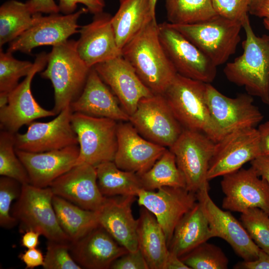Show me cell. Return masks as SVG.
Returning <instances> with one entry per match:
<instances>
[{
    "label": "cell",
    "instance_id": "obj_1",
    "mask_svg": "<svg viewBox=\"0 0 269 269\" xmlns=\"http://www.w3.org/2000/svg\"><path fill=\"white\" fill-rule=\"evenodd\" d=\"M122 56L153 94L163 95L177 74L160 42L156 19L123 48Z\"/></svg>",
    "mask_w": 269,
    "mask_h": 269
},
{
    "label": "cell",
    "instance_id": "obj_2",
    "mask_svg": "<svg viewBox=\"0 0 269 269\" xmlns=\"http://www.w3.org/2000/svg\"><path fill=\"white\" fill-rule=\"evenodd\" d=\"M242 27L246 34L243 53L227 63L224 73L230 82L244 87L248 94L269 105V35L257 36L249 16Z\"/></svg>",
    "mask_w": 269,
    "mask_h": 269
},
{
    "label": "cell",
    "instance_id": "obj_3",
    "mask_svg": "<svg viewBox=\"0 0 269 269\" xmlns=\"http://www.w3.org/2000/svg\"><path fill=\"white\" fill-rule=\"evenodd\" d=\"M77 41L68 39L53 46L48 53L45 70L40 73L49 79L54 89L52 110L58 115L81 94L91 68L81 58L76 49Z\"/></svg>",
    "mask_w": 269,
    "mask_h": 269
},
{
    "label": "cell",
    "instance_id": "obj_4",
    "mask_svg": "<svg viewBox=\"0 0 269 269\" xmlns=\"http://www.w3.org/2000/svg\"><path fill=\"white\" fill-rule=\"evenodd\" d=\"M206 87L177 74L163 95L183 129L203 133L217 142L220 138L207 103Z\"/></svg>",
    "mask_w": 269,
    "mask_h": 269
},
{
    "label": "cell",
    "instance_id": "obj_5",
    "mask_svg": "<svg viewBox=\"0 0 269 269\" xmlns=\"http://www.w3.org/2000/svg\"><path fill=\"white\" fill-rule=\"evenodd\" d=\"M53 196L49 186L22 185L21 193L11 207V214L19 223L21 233L32 230L47 240L69 243V238L58 223L52 204Z\"/></svg>",
    "mask_w": 269,
    "mask_h": 269
},
{
    "label": "cell",
    "instance_id": "obj_6",
    "mask_svg": "<svg viewBox=\"0 0 269 269\" xmlns=\"http://www.w3.org/2000/svg\"><path fill=\"white\" fill-rule=\"evenodd\" d=\"M170 24L216 66L225 63L235 53L241 41L242 23L218 14L195 23Z\"/></svg>",
    "mask_w": 269,
    "mask_h": 269
},
{
    "label": "cell",
    "instance_id": "obj_7",
    "mask_svg": "<svg viewBox=\"0 0 269 269\" xmlns=\"http://www.w3.org/2000/svg\"><path fill=\"white\" fill-rule=\"evenodd\" d=\"M71 122L79 146L76 165L87 163L96 167L102 163L114 161L117 149L118 122L73 113Z\"/></svg>",
    "mask_w": 269,
    "mask_h": 269
},
{
    "label": "cell",
    "instance_id": "obj_8",
    "mask_svg": "<svg viewBox=\"0 0 269 269\" xmlns=\"http://www.w3.org/2000/svg\"><path fill=\"white\" fill-rule=\"evenodd\" d=\"M215 143L203 133L183 129L169 148L175 156L188 191L197 193L209 187L208 172Z\"/></svg>",
    "mask_w": 269,
    "mask_h": 269
},
{
    "label": "cell",
    "instance_id": "obj_9",
    "mask_svg": "<svg viewBox=\"0 0 269 269\" xmlns=\"http://www.w3.org/2000/svg\"><path fill=\"white\" fill-rule=\"evenodd\" d=\"M129 122L142 137L168 148L183 130L163 95L141 99Z\"/></svg>",
    "mask_w": 269,
    "mask_h": 269
},
{
    "label": "cell",
    "instance_id": "obj_10",
    "mask_svg": "<svg viewBox=\"0 0 269 269\" xmlns=\"http://www.w3.org/2000/svg\"><path fill=\"white\" fill-rule=\"evenodd\" d=\"M158 34L161 45L177 74L207 84L214 80L217 66L169 22L158 24Z\"/></svg>",
    "mask_w": 269,
    "mask_h": 269
},
{
    "label": "cell",
    "instance_id": "obj_11",
    "mask_svg": "<svg viewBox=\"0 0 269 269\" xmlns=\"http://www.w3.org/2000/svg\"><path fill=\"white\" fill-rule=\"evenodd\" d=\"M206 96L220 140L235 131L256 128L263 119L259 109L253 104L252 96L248 93L230 98L207 84Z\"/></svg>",
    "mask_w": 269,
    "mask_h": 269
},
{
    "label": "cell",
    "instance_id": "obj_12",
    "mask_svg": "<svg viewBox=\"0 0 269 269\" xmlns=\"http://www.w3.org/2000/svg\"><path fill=\"white\" fill-rule=\"evenodd\" d=\"M88 12L87 8L82 7L69 14L57 13L43 16L41 13H36L32 25L9 43L7 51L29 54L35 47L53 46L63 42L72 35L79 32L78 19Z\"/></svg>",
    "mask_w": 269,
    "mask_h": 269
},
{
    "label": "cell",
    "instance_id": "obj_13",
    "mask_svg": "<svg viewBox=\"0 0 269 269\" xmlns=\"http://www.w3.org/2000/svg\"><path fill=\"white\" fill-rule=\"evenodd\" d=\"M47 55L45 52L37 54L30 73L8 94L7 105L0 108V130L15 134L23 126L28 125L37 119L56 115L52 110L42 108L31 90L34 76L46 66Z\"/></svg>",
    "mask_w": 269,
    "mask_h": 269
},
{
    "label": "cell",
    "instance_id": "obj_14",
    "mask_svg": "<svg viewBox=\"0 0 269 269\" xmlns=\"http://www.w3.org/2000/svg\"><path fill=\"white\" fill-rule=\"evenodd\" d=\"M137 203L153 214L165 234L168 247L175 228L197 203L196 193L185 188L164 186L156 190L140 189Z\"/></svg>",
    "mask_w": 269,
    "mask_h": 269
},
{
    "label": "cell",
    "instance_id": "obj_15",
    "mask_svg": "<svg viewBox=\"0 0 269 269\" xmlns=\"http://www.w3.org/2000/svg\"><path fill=\"white\" fill-rule=\"evenodd\" d=\"M261 155L256 128L230 133L215 143L208 172V180L236 171Z\"/></svg>",
    "mask_w": 269,
    "mask_h": 269
},
{
    "label": "cell",
    "instance_id": "obj_16",
    "mask_svg": "<svg viewBox=\"0 0 269 269\" xmlns=\"http://www.w3.org/2000/svg\"><path fill=\"white\" fill-rule=\"evenodd\" d=\"M73 112L69 106L48 122H33L26 133L14 134L16 149L42 152L78 145L77 135L71 122Z\"/></svg>",
    "mask_w": 269,
    "mask_h": 269
},
{
    "label": "cell",
    "instance_id": "obj_17",
    "mask_svg": "<svg viewBox=\"0 0 269 269\" xmlns=\"http://www.w3.org/2000/svg\"><path fill=\"white\" fill-rule=\"evenodd\" d=\"M221 186L225 195L223 209L242 213L250 208H259L269 215V186L252 166L223 176Z\"/></svg>",
    "mask_w": 269,
    "mask_h": 269
},
{
    "label": "cell",
    "instance_id": "obj_18",
    "mask_svg": "<svg viewBox=\"0 0 269 269\" xmlns=\"http://www.w3.org/2000/svg\"><path fill=\"white\" fill-rule=\"evenodd\" d=\"M206 187L197 193L209 225L213 237H219L226 241L234 252L244 261L257 258L260 249L250 237L245 228L229 211L220 208L214 202Z\"/></svg>",
    "mask_w": 269,
    "mask_h": 269
},
{
    "label": "cell",
    "instance_id": "obj_19",
    "mask_svg": "<svg viewBox=\"0 0 269 269\" xmlns=\"http://www.w3.org/2000/svg\"><path fill=\"white\" fill-rule=\"evenodd\" d=\"M93 68L130 116L141 99L153 94L122 56L98 63Z\"/></svg>",
    "mask_w": 269,
    "mask_h": 269
},
{
    "label": "cell",
    "instance_id": "obj_20",
    "mask_svg": "<svg viewBox=\"0 0 269 269\" xmlns=\"http://www.w3.org/2000/svg\"><path fill=\"white\" fill-rule=\"evenodd\" d=\"M114 162L120 169L140 175L149 169L166 147L142 137L129 122H119Z\"/></svg>",
    "mask_w": 269,
    "mask_h": 269
},
{
    "label": "cell",
    "instance_id": "obj_21",
    "mask_svg": "<svg viewBox=\"0 0 269 269\" xmlns=\"http://www.w3.org/2000/svg\"><path fill=\"white\" fill-rule=\"evenodd\" d=\"M49 187L54 195L88 210L98 211L105 198L98 185L96 167L87 163L75 165Z\"/></svg>",
    "mask_w": 269,
    "mask_h": 269
},
{
    "label": "cell",
    "instance_id": "obj_22",
    "mask_svg": "<svg viewBox=\"0 0 269 269\" xmlns=\"http://www.w3.org/2000/svg\"><path fill=\"white\" fill-rule=\"evenodd\" d=\"M112 17L110 14L102 12L95 14L90 23L80 26L76 49L90 68L122 56L112 27Z\"/></svg>",
    "mask_w": 269,
    "mask_h": 269
},
{
    "label": "cell",
    "instance_id": "obj_23",
    "mask_svg": "<svg viewBox=\"0 0 269 269\" xmlns=\"http://www.w3.org/2000/svg\"><path fill=\"white\" fill-rule=\"evenodd\" d=\"M28 174L30 184L38 187H49L57 178L76 164L79 145L42 152H30L15 148Z\"/></svg>",
    "mask_w": 269,
    "mask_h": 269
},
{
    "label": "cell",
    "instance_id": "obj_24",
    "mask_svg": "<svg viewBox=\"0 0 269 269\" xmlns=\"http://www.w3.org/2000/svg\"><path fill=\"white\" fill-rule=\"evenodd\" d=\"M69 246L74 260L87 269H110L116 260L129 252L100 225Z\"/></svg>",
    "mask_w": 269,
    "mask_h": 269
},
{
    "label": "cell",
    "instance_id": "obj_25",
    "mask_svg": "<svg viewBox=\"0 0 269 269\" xmlns=\"http://www.w3.org/2000/svg\"><path fill=\"white\" fill-rule=\"evenodd\" d=\"M135 196L105 197L97 211L99 225L129 252L138 249L137 219L132 213V206Z\"/></svg>",
    "mask_w": 269,
    "mask_h": 269
},
{
    "label": "cell",
    "instance_id": "obj_26",
    "mask_svg": "<svg viewBox=\"0 0 269 269\" xmlns=\"http://www.w3.org/2000/svg\"><path fill=\"white\" fill-rule=\"evenodd\" d=\"M73 113L129 122L130 116L118 99L92 67L80 96L70 105Z\"/></svg>",
    "mask_w": 269,
    "mask_h": 269
},
{
    "label": "cell",
    "instance_id": "obj_27",
    "mask_svg": "<svg viewBox=\"0 0 269 269\" xmlns=\"http://www.w3.org/2000/svg\"><path fill=\"white\" fill-rule=\"evenodd\" d=\"M212 238L208 220L197 202L176 226L168 249L180 258Z\"/></svg>",
    "mask_w": 269,
    "mask_h": 269
},
{
    "label": "cell",
    "instance_id": "obj_28",
    "mask_svg": "<svg viewBox=\"0 0 269 269\" xmlns=\"http://www.w3.org/2000/svg\"><path fill=\"white\" fill-rule=\"evenodd\" d=\"M111 23L119 48H123L150 21L156 19L149 0H120Z\"/></svg>",
    "mask_w": 269,
    "mask_h": 269
},
{
    "label": "cell",
    "instance_id": "obj_29",
    "mask_svg": "<svg viewBox=\"0 0 269 269\" xmlns=\"http://www.w3.org/2000/svg\"><path fill=\"white\" fill-rule=\"evenodd\" d=\"M138 248L150 269H163L169 249L164 231L154 215L143 207L137 219Z\"/></svg>",
    "mask_w": 269,
    "mask_h": 269
},
{
    "label": "cell",
    "instance_id": "obj_30",
    "mask_svg": "<svg viewBox=\"0 0 269 269\" xmlns=\"http://www.w3.org/2000/svg\"><path fill=\"white\" fill-rule=\"evenodd\" d=\"M52 204L58 223L71 242L79 240L99 225L97 211L83 209L54 195Z\"/></svg>",
    "mask_w": 269,
    "mask_h": 269
},
{
    "label": "cell",
    "instance_id": "obj_31",
    "mask_svg": "<svg viewBox=\"0 0 269 269\" xmlns=\"http://www.w3.org/2000/svg\"><path fill=\"white\" fill-rule=\"evenodd\" d=\"M96 169L98 187L105 197L137 196L142 188L137 174L120 169L114 161L102 163Z\"/></svg>",
    "mask_w": 269,
    "mask_h": 269
},
{
    "label": "cell",
    "instance_id": "obj_32",
    "mask_svg": "<svg viewBox=\"0 0 269 269\" xmlns=\"http://www.w3.org/2000/svg\"><path fill=\"white\" fill-rule=\"evenodd\" d=\"M35 15L26 2L9 0L2 3L0 7V48L29 28Z\"/></svg>",
    "mask_w": 269,
    "mask_h": 269
},
{
    "label": "cell",
    "instance_id": "obj_33",
    "mask_svg": "<svg viewBox=\"0 0 269 269\" xmlns=\"http://www.w3.org/2000/svg\"><path fill=\"white\" fill-rule=\"evenodd\" d=\"M138 176L142 188L146 190H156L164 186L186 188L184 176L174 154L168 148L149 169Z\"/></svg>",
    "mask_w": 269,
    "mask_h": 269
},
{
    "label": "cell",
    "instance_id": "obj_34",
    "mask_svg": "<svg viewBox=\"0 0 269 269\" xmlns=\"http://www.w3.org/2000/svg\"><path fill=\"white\" fill-rule=\"evenodd\" d=\"M168 22L192 24L208 20L217 15L211 0H165Z\"/></svg>",
    "mask_w": 269,
    "mask_h": 269
},
{
    "label": "cell",
    "instance_id": "obj_35",
    "mask_svg": "<svg viewBox=\"0 0 269 269\" xmlns=\"http://www.w3.org/2000/svg\"><path fill=\"white\" fill-rule=\"evenodd\" d=\"M0 175L22 185L30 184L27 170L16 153L14 134L3 130L0 132Z\"/></svg>",
    "mask_w": 269,
    "mask_h": 269
},
{
    "label": "cell",
    "instance_id": "obj_36",
    "mask_svg": "<svg viewBox=\"0 0 269 269\" xmlns=\"http://www.w3.org/2000/svg\"><path fill=\"white\" fill-rule=\"evenodd\" d=\"M191 269H226L229 261L218 246L204 242L180 257Z\"/></svg>",
    "mask_w": 269,
    "mask_h": 269
},
{
    "label": "cell",
    "instance_id": "obj_37",
    "mask_svg": "<svg viewBox=\"0 0 269 269\" xmlns=\"http://www.w3.org/2000/svg\"><path fill=\"white\" fill-rule=\"evenodd\" d=\"M12 53L0 50V93L8 94L18 85L19 80L26 77L34 63L15 59Z\"/></svg>",
    "mask_w": 269,
    "mask_h": 269
},
{
    "label": "cell",
    "instance_id": "obj_38",
    "mask_svg": "<svg viewBox=\"0 0 269 269\" xmlns=\"http://www.w3.org/2000/svg\"><path fill=\"white\" fill-rule=\"evenodd\" d=\"M241 220L257 246L269 254V215L260 208H250L241 213Z\"/></svg>",
    "mask_w": 269,
    "mask_h": 269
},
{
    "label": "cell",
    "instance_id": "obj_39",
    "mask_svg": "<svg viewBox=\"0 0 269 269\" xmlns=\"http://www.w3.org/2000/svg\"><path fill=\"white\" fill-rule=\"evenodd\" d=\"M22 184L17 181L5 176L0 178V226L9 229L17 224L11 214V204L17 199L21 191Z\"/></svg>",
    "mask_w": 269,
    "mask_h": 269
},
{
    "label": "cell",
    "instance_id": "obj_40",
    "mask_svg": "<svg viewBox=\"0 0 269 269\" xmlns=\"http://www.w3.org/2000/svg\"><path fill=\"white\" fill-rule=\"evenodd\" d=\"M70 243L48 240L42 266L44 269H81L70 252Z\"/></svg>",
    "mask_w": 269,
    "mask_h": 269
},
{
    "label": "cell",
    "instance_id": "obj_41",
    "mask_svg": "<svg viewBox=\"0 0 269 269\" xmlns=\"http://www.w3.org/2000/svg\"><path fill=\"white\" fill-rule=\"evenodd\" d=\"M252 0H211L216 13L242 23L249 16Z\"/></svg>",
    "mask_w": 269,
    "mask_h": 269
},
{
    "label": "cell",
    "instance_id": "obj_42",
    "mask_svg": "<svg viewBox=\"0 0 269 269\" xmlns=\"http://www.w3.org/2000/svg\"><path fill=\"white\" fill-rule=\"evenodd\" d=\"M112 269H149L148 264L142 252L136 251L128 252L116 260L111 266Z\"/></svg>",
    "mask_w": 269,
    "mask_h": 269
},
{
    "label": "cell",
    "instance_id": "obj_43",
    "mask_svg": "<svg viewBox=\"0 0 269 269\" xmlns=\"http://www.w3.org/2000/svg\"><path fill=\"white\" fill-rule=\"evenodd\" d=\"M78 3L84 4L94 15L103 12L105 6L104 0H58V5L61 12L69 14L75 12Z\"/></svg>",
    "mask_w": 269,
    "mask_h": 269
},
{
    "label": "cell",
    "instance_id": "obj_44",
    "mask_svg": "<svg viewBox=\"0 0 269 269\" xmlns=\"http://www.w3.org/2000/svg\"><path fill=\"white\" fill-rule=\"evenodd\" d=\"M26 3L33 13L52 14L60 12L58 5L54 0H28Z\"/></svg>",
    "mask_w": 269,
    "mask_h": 269
},
{
    "label": "cell",
    "instance_id": "obj_45",
    "mask_svg": "<svg viewBox=\"0 0 269 269\" xmlns=\"http://www.w3.org/2000/svg\"><path fill=\"white\" fill-rule=\"evenodd\" d=\"M19 258L25 265L26 269H32L43 266L44 262V257L41 251L36 248L28 249L20 255Z\"/></svg>",
    "mask_w": 269,
    "mask_h": 269
},
{
    "label": "cell",
    "instance_id": "obj_46",
    "mask_svg": "<svg viewBox=\"0 0 269 269\" xmlns=\"http://www.w3.org/2000/svg\"><path fill=\"white\" fill-rule=\"evenodd\" d=\"M235 269H269V254L260 249L257 258L254 260L238 263Z\"/></svg>",
    "mask_w": 269,
    "mask_h": 269
},
{
    "label": "cell",
    "instance_id": "obj_47",
    "mask_svg": "<svg viewBox=\"0 0 269 269\" xmlns=\"http://www.w3.org/2000/svg\"><path fill=\"white\" fill-rule=\"evenodd\" d=\"M250 163L258 175L266 181L269 188V156L261 155Z\"/></svg>",
    "mask_w": 269,
    "mask_h": 269
},
{
    "label": "cell",
    "instance_id": "obj_48",
    "mask_svg": "<svg viewBox=\"0 0 269 269\" xmlns=\"http://www.w3.org/2000/svg\"><path fill=\"white\" fill-rule=\"evenodd\" d=\"M257 130L261 155L269 156V121L260 125Z\"/></svg>",
    "mask_w": 269,
    "mask_h": 269
},
{
    "label": "cell",
    "instance_id": "obj_49",
    "mask_svg": "<svg viewBox=\"0 0 269 269\" xmlns=\"http://www.w3.org/2000/svg\"><path fill=\"white\" fill-rule=\"evenodd\" d=\"M40 236L39 233L32 230L26 231L21 238L22 246L27 249L36 248L39 244Z\"/></svg>",
    "mask_w": 269,
    "mask_h": 269
},
{
    "label": "cell",
    "instance_id": "obj_50",
    "mask_svg": "<svg viewBox=\"0 0 269 269\" xmlns=\"http://www.w3.org/2000/svg\"><path fill=\"white\" fill-rule=\"evenodd\" d=\"M163 269H191L181 260L180 257L169 251Z\"/></svg>",
    "mask_w": 269,
    "mask_h": 269
},
{
    "label": "cell",
    "instance_id": "obj_51",
    "mask_svg": "<svg viewBox=\"0 0 269 269\" xmlns=\"http://www.w3.org/2000/svg\"><path fill=\"white\" fill-rule=\"evenodd\" d=\"M249 13L269 20V0H265L257 7L251 11Z\"/></svg>",
    "mask_w": 269,
    "mask_h": 269
},
{
    "label": "cell",
    "instance_id": "obj_52",
    "mask_svg": "<svg viewBox=\"0 0 269 269\" xmlns=\"http://www.w3.org/2000/svg\"><path fill=\"white\" fill-rule=\"evenodd\" d=\"M265 0H252L249 7V12L257 7Z\"/></svg>",
    "mask_w": 269,
    "mask_h": 269
},
{
    "label": "cell",
    "instance_id": "obj_53",
    "mask_svg": "<svg viewBox=\"0 0 269 269\" xmlns=\"http://www.w3.org/2000/svg\"><path fill=\"white\" fill-rule=\"evenodd\" d=\"M153 12L155 14V8L157 0H149Z\"/></svg>",
    "mask_w": 269,
    "mask_h": 269
},
{
    "label": "cell",
    "instance_id": "obj_54",
    "mask_svg": "<svg viewBox=\"0 0 269 269\" xmlns=\"http://www.w3.org/2000/svg\"><path fill=\"white\" fill-rule=\"evenodd\" d=\"M263 24L265 28L269 31V20L266 18H263Z\"/></svg>",
    "mask_w": 269,
    "mask_h": 269
},
{
    "label": "cell",
    "instance_id": "obj_55",
    "mask_svg": "<svg viewBox=\"0 0 269 269\" xmlns=\"http://www.w3.org/2000/svg\"></svg>",
    "mask_w": 269,
    "mask_h": 269
}]
</instances>
